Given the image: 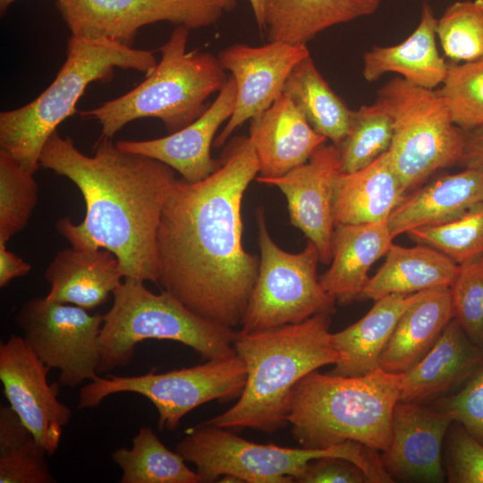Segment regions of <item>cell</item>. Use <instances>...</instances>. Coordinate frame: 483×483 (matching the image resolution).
Wrapping results in <instances>:
<instances>
[{
	"label": "cell",
	"instance_id": "cell-13",
	"mask_svg": "<svg viewBox=\"0 0 483 483\" xmlns=\"http://www.w3.org/2000/svg\"><path fill=\"white\" fill-rule=\"evenodd\" d=\"M237 0H56L72 36L107 38L132 47L139 30L166 21L191 30L216 24Z\"/></svg>",
	"mask_w": 483,
	"mask_h": 483
},
{
	"label": "cell",
	"instance_id": "cell-10",
	"mask_svg": "<svg viewBox=\"0 0 483 483\" xmlns=\"http://www.w3.org/2000/svg\"><path fill=\"white\" fill-rule=\"evenodd\" d=\"M246 379V365L237 354L165 373L98 376L80 389L78 408L97 407L115 394H138L156 407L158 430L173 431L188 412L199 405L214 400L226 402L239 398Z\"/></svg>",
	"mask_w": 483,
	"mask_h": 483
},
{
	"label": "cell",
	"instance_id": "cell-6",
	"mask_svg": "<svg viewBox=\"0 0 483 483\" xmlns=\"http://www.w3.org/2000/svg\"><path fill=\"white\" fill-rule=\"evenodd\" d=\"M191 29L176 26L158 50L161 59L146 79L129 92L80 112L101 125V136L113 138L128 123L142 118L163 122L169 133L196 120L207 99L227 81L218 57L209 52L187 51Z\"/></svg>",
	"mask_w": 483,
	"mask_h": 483
},
{
	"label": "cell",
	"instance_id": "cell-38",
	"mask_svg": "<svg viewBox=\"0 0 483 483\" xmlns=\"http://www.w3.org/2000/svg\"><path fill=\"white\" fill-rule=\"evenodd\" d=\"M454 318L470 339L483 347V257L460 265L451 287Z\"/></svg>",
	"mask_w": 483,
	"mask_h": 483
},
{
	"label": "cell",
	"instance_id": "cell-20",
	"mask_svg": "<svg viewBox=\"0 0 483 483\" xmlns=\"http://www.w3.org/2000/svg\"><path fill=\"white\" fill-rule=\"evenodd\" d=\"M482 368V348L453 318L426 355L402 373L399 402L422 403L436 398Z\"/></svg>",
	"mask_w": 483,
	"mask_h": 483
},
{
	"label": "cell",
	"instance_id": "cell-5",
	"mask_svg": "<svg viewBox=\"0 0 483 483\" xmlns=\"http://www.w3.org/2000/svg\"><path fill=\"white\" fill-rule=\"evenodd\" d=\"M157 64L152 51L107 38L71 35L66 59L53 82L31 102L0 113V151L34 174L46 142L76 112L77 102L90 83L109 81L115 68L148 75Z\"/></svg>",
	"mask_w": 483,
	"mask_h": 483
},
{
	"label": "cell",
	"instance_id": "cell-37",
	"mask_svg": "<svg viewBox=\"0 0 483 483\" xmlns=\"http://www.w3.org/2000/svg\"><path fill=\"white\" fill-rule=\"evenodd\" d=\"M437 90L453 123L467 131L483 126V57L448 67Z\"/></svg>",
	"mask_w": 483,
	"mask_h": 483
},
{
	"label": "cell",
	"instance_id": "cell-31",
	"mask_svg": "<svg viewBox=\"0 0 483 483\" xmlns=\"http://www.w3.org/2000/svg\"><path fill=\"white\" fill-rule=\"evenodd\" d=\"M111 458L121 469L120 483H201L183 457L165 447L150 427L143 426L131 448L114 450Z\"/></svg>",
	"mask_w": 483,
	"mask_h": 483
},
{
	"label": "cell",
	"instance_id": "cell-42",
	"mask_svg": "<svg viewBox=\"0 0 483 483\" xmlns=\"http://www.w3.org/2000/svg\"><path fill=\"white\" fill-rule=\"evenodd\" d=\"M31 266L6 250V243L0 242V286H6L13 279L27 275Z\"/></svg>",
	"mask_w": 483,
	"mask_h": 483
},
{
	"label": "cell",
	"instance_id": "cell-43",
	"mask_svg": "<svg viewBox=\"0 0 483 483\" xmlns=\"http://www.w3.org/2000/svg\"><path fill=\"white\" fill-rule=\"evenodd\" d=\"M462 162L483 165V126L465 131V149Z\"/></svg>",
	"mask_w": 483,
	"mask_h": 483
},
{
	"label": "cell",
	"instance_id": "cell-21",
	"mask_svg": "<svg viewBox=\"0 0 483 483\" xmlns=\"http://www.w3.org/2000/svg\"><path fill=\"white\" fill-rule=\"evenodd\" d=\"M483 205V165L469 164L465 170L441 176L406 196L387 220L392 235L444 224Z\"/></svg>",
	"mask_w": 483,
	"mask_h": 483
},
{
	"label": "cell",
	"instance_id": "cell-16",
	"mask_svg": "<svg viewBox=\"0 0 483 483\" xmlns=\"http://www.w3.org/2000/svg\"><path fill=\"white\" fill-rule=\"evenodd\" d=\"M340 171V153L334 145H321L309 159L275 178L258 176L257 182L277 187L285 196L291 224L317 247L319 261L329 264L333 258L334 181Z\"/></svg>",
	"mask_w": 483,
	"mask_h": 483
},
{
	"label": "cell",
	"instance_id": "cell-46",
	"mask_svg": "<svg viewBox=\"0 0 483 483\" xmlns=\"http://www.w3.org/2000/svg\"><path fill=\"white\" fill-rule=\"evenodd\" d=\"M482 352H483V347H482Z\"/></svg>",
	"mask_w": 483,
	"mask_h": 483
},
{
	"label": "cell",
	"instance_id": "cell-29",
	"mask_svg": "<svg viewBox=\"0 0 483 483\" xmlns=\"http://www.w3.org/2000/svg\"><path fill=\"white\" fill-rule=\"evenodd\" d=\"M381 0H264L268 41L306 45L323 30L372 14Z\"/></svg>",
	"mask_w": 483,
	"mask_h": 483
},
{
	"label": "cell",
	"instance_id": "cell-35",
	"mask_svg": "<svg viewBox=\"0 0 483 483\" xmlns=\"http://www.w3.org/2000/svg\"><path fill=\"white\" fill-rule=\"evenodd\" d=\"M436 34L446 56L465 63L483 57V0L456 1L437 20Z\"/></svg>",
	"mask_w": 483,
	"mask_h": 483
},
{
	"label": "cell",
	"instance_id": "cell-18",
	"mask_svg": "<svg viewBox=\"0 0 483 483\" xmlns=\"http://www.w3.org/2000/svg\"><path fill=\"white\" fill-rule=\"evenodd\" d=\"M236 98V84L228 78L215 100L192 123L167 136L147 140H118L123 150L157 159L189 182L207 178L220 165L211 157L214 138L231 117Z\"/></svg>",
	"mask_w": 483,
	"mask_h": 483
},
{
	"label": "cell",
	"instance_id": "cell-12",
	"mask_svg": "<svg viewBox=\"0 0 483 483\" xmlns=\"http://www.w3.org/2000/svg\"><path fill=\"white\" fill-rule=\"evenodd\" d=\"M22 337L62 386L76 387L98 376L103 315L47 297L27 301L15 317Z\"/></svg>",
	"mask_w": 483,
	"mask_h": 483
},
{
	"label": "cell",
	"instance_id": "cell-41",
	"mask_svg": "<svg viewBox=\"0 0 483 483\" xmlns=\"http://www.w3.org/2000/svg\"><path fill=\"white\" fill-rule=\"evenodd\" d=\"M300 483H365V472L354 462L340 457H322L311 461Z\"/></svg>",
	"mask_w": 483,
	"mask_h": 483
},
{
	"label": "cell",
	"instance_id": "cell-11",
	"mask_svg": "<svg viewBox=\"0 0 483 483\" xmlns=\"http://www.w3.org/2000/svg\"><path fill=\"white\" fill-rule=\"evenodd\" d=\"M260 250L258 275L242 332L249 333L302 322L322 312L332 313L336 299L317 275L319 253L309 241L299 253H289L271 238L263 208L256 211Z\"/></svg>",
	"mask_w": 483,
	"mask_h": 483
},
{
	"label": "cell",
	"instance_id": "cell-44",
	"mask_svg": "<svg viewBox=\"0 0 483 483\" xmlns=\"http://www.w3.org/2000/svg\"><path fill=\"white\" fill-rule=\"evenodd\" d=\"M255 21L260 31H265L264 0H249Z\"/></svg>",
	"mask_w": 483,
	"mask_h": 483
},
{
	"label": "cell",
	"instance_id": "cell-22",
	"mask_svg": "<svg viewBox=\"0 0 483 483\" xmlns=\"http://www.w3.org/2000/svg\"><path fill=\"white\" fill-rule=\"evenodd\" d=\"M44 277L50 285L48 300L89 310L105 303L124 276L110 250L72 246L55 255Z\"/></svg>",
	"mask_w": 483,
	"mask_h": 483
},
{
	"label": "cell",
	"instance_id": "cell-14",
	"mask_svg": "<svg viewBox=\"0 0 483 483\" xmlns=\"http://www.w3.org/2000/svg\"><path fill=\"white\" fill-rule=\"evenodd\" d=\"M47 367L22 336L0 344V380L10 407L52 456L56 452L71 409L57 398L59 383L48 384Z\"/></svg>",
	"mask_w": 483,
	"mask_h": 483
},
{
	"label": "cell",
	"instance_id": "cell-4",
	"mask_svg": "<svg viewBox=\"0 0 483 483\" xmlns=\"http://www.w3.org/2000/svg\"><path fill=\"white\" fill-rule=\"evenodd\" d=\"M402 375L381 368L359 377L309 373L289 397L287 421L293 438L308 449L353 441L386 452Z\"/></svg>",
	"mask_w": 483,
	"mask_h": 483
},
{
	"label": "cell",
	"instance_id": "cell-15",
	"mask_svg": "<svg viewBox=\"0 0 483 483\" xmlns=\"http://www.w3.org/2000/svg\"><path fill=\"white\" fill-rule=\"evenodd\" d=\"M309 55L306 45L278 40L258 47L238 43L224 48L217 57L235 81L236 98L214 147L224 145L239 126L269 108L284 93L292 69Z\"/></svg>",
	"mask_w": 483,
	"mask_h": 483
},
{
	"label": "cell",
	"instance_id": "cell-34",
	"mask_svg": "<svg viewBox=\"0 0 483 483\" xmlns=\"http://www.w3.org/2000/svg\"><path fill=\"white\" fill-rule=\"evenodd\" d=\"M34 174L0 151V242L26 226L38 201Z\"/></svg>",
	"mask_w": 483,
	"mask_h": 483
},
{
	"label": "cell",
	"instance_id": "cell-28",
	"mask_svg": "<svg viewBox=\"0 0 483 483\" xmlns=\"http://www.w3.org/2000/svg\"><path fill=\"white\" fill-rule=\"evenodd\" d=\"M389 294L375 301L360 320L333 334L343 360L335 364L330 374L359 377L380 368V358L403 312L421 295Z\"/></svg>",
	"mask_w": 483,
	"mask_h": 483
},
{
	"label": "cell",
	"instance_id": "cell-3",
	"mask_svg": "<svg viewBox=\"0 0 483 483\" xmlns=\"http://www.w3.org/2000/svg\"><path fill=\"white\" fill-rule=\"evenodd\" d=\"M330 315L322 312L296 324L236 331L233 348L246 365V384L233 406L206 422L266 433L285 428L294 386L309 373L343 360L329 330Z\"/></svg>",
	"mask_w": 483,
	"mask_h": 483
},
{
	"label": "cell",
	"instance_id": "cell-39",
	"mask_svg": "<svg viewBox=\"0 0 483 483\" xmlns=\"http://www.w3.org/2000/svg\"><path fill=\"white\" fill-rule=\"evenodd\" d=\"M446 436L448 482L483 483V445L454 421Z\"/></svg>",
	"mask_w": 483,
	"mask_h": 483
},
{
	"label": "cell",
	"instance_id": "cell-17",
	"mask_svg": "<svg viewBox=\"0 0 483 483\" xmlns=\"http://www.w3.org/2000/svg\"><path fill=\"white\" fill-rule=\"evenodd\" d=\"M453 422L452 416L443 410L398 402L392 415L390 445L381 456L393 479L445 482L442 449Z\"/></svg>",
	"mask_w": 483,
	"mask_h": 483
},
{
	"label": "cell",
	"instance_id": "cell-24",
	"mask_svg": "<svg viewBox=\"0 0 483 483\" xmlns=\"http://www.w3.org/2000/svg\"><path fill=\"white\" fill-rule=\"evenodd\" d=\"M387 221L338 225L333 236L330 267L320 276L324 289L340 303L359 300L369 282V270L393 243Z\"/></svg>",
	"mask_w": 483,
	"mask_h": 483
},
{
	"label": "cell",
	"instance_id": "cell-30",
	"mask_svg": "<svg viewBox=\"0 0 483 483\" xmlns=\"http://www.w3.org/2000/svg\"><path fill=\"white\" fill-rule=\"evenodd\" d=\"M284 93L301 109L316 131L336 147L341 145L350 131L353 111L330 88L310 55L292 69Z\"/></svg>",
	"mask_w": 483,
	"mask_h": 483
},
{
	"label": "cell",
	"instance_id": "cell-27",
	"mask_svg": "<svg viewBox=\"0 0 483 483\" xmlns=\"http://www.w3.org/2000/svg\"><path fill=\"white\" fill-rule=\"evenodd\" d=\"M454 318L450 287L423 291L400 318L381 358L380 368L404 373L419 362Z\"/></svg>",
	"mask_w": 483,
	"mask_h": 483
},
{
	"label": "cell",
	"instance_id": "cell-26",
	"mask_svg": "<svg viewBox=\"0 0 483 483\" xmlns=\"http://www.w3.org/2000/svg\"><path fill=\"white\" fill-rule=\"evenodd\" d=\"M385 256L384 264L369 278L359 299L376 301L389 294L451 288L460 268L450 257L425 244L402 247L392 243Z\"/></svg>",
	"mask_w": 483,
	"mask_h": 483
},
{
	"label": "cell",
	"instance_id": "cell-25",
	"mask_svg": "<svg viewBox=\"0 0 483 483\" xmlns=\"http://www.w3.org/2000/svg\"><path fill=\"white\" fill-rule=\"evenodd\" d=\"M437 19L431 7L422 6L420 21L413 32L402 43L374 47L363 57L362 74L375 81L384 73L395 72L411 84L434 89L444 81L448 66L436 44Z\"/></svg>",
	"mask_w": 483,
	"mask_h": 483
},
{
	"label": "cell",
	"instance_id": "cell-23",
	"mask_svg": "<svg viewBox=\"0 0 483 483\" xmlns=\"http://www.w3.org/2000/svg\"><path fill=\"white\" fill-rule=\"evenodd\" d=\"M405 198L386 151L360 170L338 172L333 190L335 225L387 221Z\"/></svg>",
	"mask_w": 483,
	"mask_h": 483
},
{
	"label": "cell",
	"instance_id": "cell-47",
	"mask_svg": "<svg viewBox=\"0 0 483 483\" xmlns=\"http://www.w3.org/2000/svg\"><path fill=\"white\" fill-rule=\"evenodd\" d=\"M482 257H483V255H482Z\"/></svg>",
	"mask_w": 483,
	"mask_h": 483
},
{
	"label": "cell",
	"instance_id": "cell-2",
	"mask_svg": "<svg viewBox=\"0 0 483 483\" xmlns=\"http://www.w3.org/2000/svg\"><path fill=\"white\" fill-rule=\"evenodd\" d=\"M39 165L71 180L86 205L83 221L64 217L58 233L72 247L106 249L118 259L123 276L158 284L157 233L162 210L176 180L167 165L120 148L100 136L94 154L80 152L55 131L46 142Z\"/></svg>",
	"mask_w": 483,
	"mask_h": 483
},
{
	"label": "cell",
	"instance_id": "cell-7",
	"mask_svg": "<svg viewBox=\"0 0 483 483\" xmlns=\"http://www.w3.org/2000/svg\"><path fill=\"white\" fill-rule=\"evenodd\" d=\"M124 278L113 292L111 309L103 315L98 374L129 365L137 344L148 339L178 342L207 360L236 354L233 328L195 314L164 289L154 293L144 281Z\"/></svg>",
	"mask_w": 483,
	"mask_h": 483
},
{
	"label": "cell",
	"instance_id": "cell-19",
	"mask_svg": "<svg viewBox=\"0 0 483 483\" xmlns=\"http://www.w3.org/2000/svg\"><path fill=\"white\" fill-rule=\"evenodd\" d=\"M249 139L259 165V176L280 177L306 163L326 141L294 102L283 93L250 120Z\"/></svg>",
	"mask_w": 483,
	"mask_h": 483
},
{
	"label": "cell",
	"instance_id": "cell-8",
	"mask_svg": "<svg viewBox=\"0 0 483 483\" xmlns=\"http://www.w3.org/2000/svg\"><path fill=\"white\" fill-rule=\"evenodd\" d=\"M175 451L196 466L202 482L224 476L248 483L298 482L309 463L322 457L354 462L369 482L393 481L378 451L353 441L323 449L290 448L250 442L205 421L189 428Z\"/></svg>",
	"mask_w": 483,
	"mask_h": 483
},
{
	"label": "cell",
	"instance_id": "cell-33",
	"mask_svg": "<svg viewBox=\"0 0 483 483\" xmlns=\"http://www.w3.org/2000/svg\"><path fill=\"white\" fill-rule=\"evenodd\" d=\"M393 138L390 114L376 101L353 111L350 131L338 148L340 171L360 170L388 151Z\"/></svg>",
	"mask_w": 483,
	"mask_h": 483
},
{
	"label": "cell",
	"instance_id": "cell-36",
	"mask_svg": "<svg viewBox=\"0 0 483 483\" xmlns=\"http://www.w3.org/2000/svg\"><path fill=\"white\" fill-rule=\"evenodd\" d=\"M462 265L483 255V205L454 220L407 233Z\"/></svg>",
	"mask_w": 483,
	"mask_h": 483
},
{
	"label": "cell",
	"instance_id": "cell-1",
	"mask_svg": "<svg viewBox=\"0 0 483 483\" xmlns=\"http://www.w3.org/2000/svg\"><path fill=\"white\" fill-rule=\"evenodd\" d=\"M258 172L249 137H234L207 178H176L158 227V284L195 314L231 328L241 326L258 275L259 258L242 239L243 194Z\"/></svg>",
	"mask_w": 483,
	"mask_h": 483
},
{
	"label": "cell",
	"instance_id": "cell-32",
	"mask_svg": "<svg viewBox=\"0 0 483 483\" xmlns=\"http://www.w3.org/2000/svg\"><path fill=\"white\" fill-rule=\"evenodd\" d=\"M48 456L10 406L0 408V483L55 482Z\"/></svg>",
	"mask_w": 483,
	"mask_h": 483
},
{
	"label": "cell",
	"instance_id": "cell-40",
	"mask_svg": "<svg viewBox=\"0 0 483 483\" xmlns=\"http://www.w3.org/2000/svg\"><path fill=\"white\" fill-rule=\"evenodd\" d=\"M437 409L447 411L483 445V368L457 394L444 398Z\"/></svg>",
	"mask_w": 483,
	"mask_h": 483
},
{
	"label": "cell",
	"instance_id": "cell-9",
	"mask_svg": "<svg viewBox=\"0 0 483 483\" xmlns=\"http://www.w3.org/2000/svg\"><path fill=\"white\" fill-rule=\"evenodd\" d=\"M377 102L392 118L387 152L406 192L438 169L462 162L465 131L453 123L438 91L396 77L378 90Z\"/></svg>",
	"mask_w": 483,
	"mask_h": 483
},
{
	"label": "cell",
	"instance_id": "cell-45",
	"mask_svg": "<svg viewBox=\"0 0 483 483\" xmlns=\"http://www.w3.org/2000/svg\"><path fill=\"white\" fill-rule=\"evenodd\" d=\"M16 0H0V11L1 14L5 13L7 8Z\"/></svg>",
	"mask_w": 483,
	"mask_h": 483
}]
</instances>
